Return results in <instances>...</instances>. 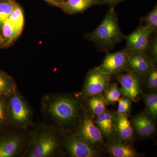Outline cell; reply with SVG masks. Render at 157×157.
<instances>
[{"instance_id":"obj_1","label":"cell","mask_w":157,"mask_h":157,"mask_svg":"<svg viewBox=\"0 0 157 157\" xmlns=\"http://www.w3.org/2000/svg\"><path fill=\"white\" fill-rule=\"evenodd\" d=\"M83 99L79 94L47 96L43 100L45 112L57 124L64 127L78 126L83 111Z\"/></svg>"},{"instance_id":"obj_2","label":"cell","mask_w":157,"mask_h":157,"mask_svg":"<svg viewBox=\"0 0 157 157\" xmlns=\"http://www.w3.org/2000/svg\"><path fill=\"white\" fill-rule=\"evenodd\" d=\"M87 37L97 49L106 52L113 48L124 39L125 36L120 28L113 6L107 11L101 24L89 34Z\"/></svg>"},{"instance_id":"obj_3","label":"cell","mask_w":157,"mask_h":157,"mask_svg":"<svg viewBox=\"0 0 157 157\" xmlns=\"http://www.w3.org/2000/svg\"><path fill=\"white\" fill-rule=\"evenodd\" d=\"M61 145V138L53 130L45 127L35 129L31 135L28 156L48 157L54 155Z\"/></svg>"},{"instance_id":"obj_4","label":"cell","mask_w":157,"mask_h":157,"mask_svg":"<svg viewBox=\"0 0 157 157\" xmlns=\"http://www.w3.org/2000/svg\"><path fill=\"white\" fill-rule=\"evenodd\" d=\"M8 98L7 120L14 126L25 128L32 121V112L28 104L17 92Z\"/></svg>"},{"instance_id":"obj_5","label":"cell","mask_w":157,"mask_h":157,"mask_svg":"<svg viewBox=\"0 0 157 157\" xmlns=\"http://www.w3.org/2000/svg\"><path fill=\"white\" fill-rule=\"evenodd\" d=\"M74 132L99 151L103 150L104 137L94 124V117L84 108L80 122Z\"/></svg>"},{"instance_id":"obj_6","label":"cell","mask_w":157,"mask_h":157,"mask_svg":"<svg viewBox=\"0 0 157 157\" xmlns=\"http://www.w3.org/2000/svg\"><path fill=\"white\" fill-rule=\"evenodd\" d=\"M61 145L72 157H98L100 151L79 137L75 132H66L61 137Z\"/></svg>"},{"instance_id":"obj_7","label":"cell","mask_w":157,"mask_h":157,"mask_svg":"<svg viewBox=\"0 0 157 157\" xmlns=\"http://www.w3.org/2000/svg\"><path fill=\"white\" fill-rule=\"evenodd\" d=\"M121 85L122 96L128 97L133 102H138L143 93L144 76L130 70L116 75Z\"/></svg>"},{"instance_id":"obj_8","label":"cell","mask_w":157,"mask_h":157,"mask_svg":"<svg viewBox=\"0 0 157 157\" xmlns=\"http://www.w3.org/2000/svg\"><path fill=\"white\" fill-rule=\"evenodd\" d=\"M129 52L127 48L113 53L107 51L103 63L97 67V69L100 72L110 76L130 71Z\"/></svg>"},{"instance_id":"obj_9","label":"cell","mask_w":157,"mask_h":157,"mask_svg":"<svg viewBox=\"0 0 157 157\" xmlns=\"http://www.w3.org/2000/svg\"><path fill=\"white\" fill-rule=\"evenodd\" d=\"M111 76L100 72L96 67L90 70L86 74L84 85L78 94L82 99L95 95L103 94L110 83Z\"/></svg>"},{"instance_id":"obj_10","label":"cell","mask_w":157,"mask_h":157,"mask_svg":"<svg viewBox=\"0 0 157 157\" xmlns=\"http://www.w3.org/2000/svg\"><path fill=\"white\" fill-rule=\"evenodd\" d=\"M151 31L146 25H140L133 33L124 39L129 52H146L149 45Z\"/></svg>"},{"instance_id":"obj_11","label":"cell","mask_w":157,"mask_h":157,"mask_svg":"<svg viewBox=\"0 0 157 157\" xmlns=\"http://www.w3.org/2000/svg\"><path fill=\"white\" fill-rule=\"evenodd\" d=\"M130 120L135 134L141 139L150 138L155 133L156 120L145 110L134 116Z\"/></svg>"},{"instance_id":"obj_12","label":"cell","mask_w":157,"mask_h":157,"mask_svg":"<svg viewBox=\"0 0 157 157\" xmlns=\"http://www.w3.org/2000/svg\"><path fill=\"white\" fill-rule=\"evenodd\" d=\"M103 149L112 157H139L141 155L135 149L133 144L121 140L117 137L107 139Z\"/></svg>"},{"instance_id":"obj_13","label":"cell","mask_w":157,"mask_h":157,"mask_svg":"<svg viewBox=\"0 0 157 157\" xmlns=\"http://www.w3.org/2000/svg\"><path fill=\"white\" fill-rule=\"evenodd\" d=\"M115 111L107 109L94 118L96 126L106 140L116 137L115 133Z\"/></svg>"},{"instance_id":"obj_14","label":"cell","mask_w":157,"mask_h":157,"mask_svg":"<svg viewBox=\"0 0 157 157\" xmlns=\"http://www.w3.org/2000/svg\"><path fill=\"white\" fill-rule=\"evenodd\" d=\"M129 117L115 111L116 136L124 141L134 144L136 141L135 133Z\"/></svg>"},{"instance_id":"obj_15","label":"cell","mask_w":157,"mask_h":157,"mask_svg":"<svg viewBox=\"0 0 157 157\" xmlns=\"http://www.w3.org/2000/svg\"><path fill=\"white\" fill-rule=\"evenodd\" d=\"M129 63L131 70L144 76L156 67L144 52H129Z\"/></svg>"},{"instance_id":"obj_16","label":"cell","mask_w":157,"mask_h":157,"mask_svg":"<svg viewBox=\"0 0 157 157\" xmlns=\"http://www.w3.org/2000/svg\"><path fill=\"white\" fill-rule=\"evenodd\" d=\"M22 139L16 134L0 137V157H12L17 154L22 146Z\"/></svg>"},{"instance_id":"obj_17","label":"cell","mask_w":157,"mask_h":157,"mask_svg":"<svg viewBox=\"0 0 157 157\" xmlns=\"http://www.w3.org/2000/svg\"><path fill=\"white\" fill-rule=\"evenodd\" d=\"M82 104L83 108L94 118L104 112L108 105L103 94L86 97L83 99Z\"/></svg>"},{"instance_id":"obj_18","label":"cell","mask_w":157,"mask_h":157,"mask_svg":"<svg viewBox=\"0 0 157 157\" xmlns=\"http://www.w3.org/2000/svg\"><path fill=\"white\" fill-rule=\"evenodd\" d=\"M101 0H66L59 8L65 13L73 14L81 13L100 3Z\"/></svg>"},{"instance_id":"obj_19","label":"cell","mask_w":157,"mask_h":157,"mask_svg":"<svg viewBox=\"0 0 157 157\" xmlns=\"http://www.w3.org/2000/svg\"><path fill=\"white\" fill-rule=\"evenodd\" d=\"M16 92V85L12 78L0 71V98H9Z\"/></svg>"},{"instance_id":"obj_20","label":"cell","mask_w":157,"mask_h":157,"mask_svg":"<svg viewBox=\"0 0 157 157\" xmlns=\"http://www.w3.org/2000/svg\"><path fill=\"white\" fill-rule=\"evenodd\" d=\"M141 98L146 106V112L156 120L157 117V92H144Z\"/></svg>"},{"instance_id":"obj_21","label":"cell","mask_w":157,"mask_h":157,"mask_svg":"<svg viewBox=\"0 0 157 157\" xmlns=\"http://www.w3.org/2000/svg\"><path fill=\"white\" fill-rule=\"evenodd\" d=\"M7 20L13 25L19 35L22 32L24 25L23 11L19 5L16 3L14 10Z\"/></svg>"},{"instance_id":"obj_22","label":"cell","mask_w":157,"mask_h":157,"mask_svg":"<svg viewBox=\"0 0 157 157\" xmlns=\"http://www.w3.org/2000/svg\"><path fill=\"white\" fill-rule=\"evenodd\" d=\"M108 105H113L118 102L122 96L121 88L115 82L109 83L103 94Z\"/></svg>"},{"instance_id":"obj_23","label":"cell","mask_w":157,"mask_h":157,"mask_svg":"<svg viewBox=\"0 0 157 157\" xmlns=\"http://www.w3.org/2000/svg\"><path fill=\"white\" fill-rule=\"evenodd\" d=\"M16 3L15 0H0V25L9 18Z\"/></svg>"},{"instance_id":"obj_24","label":"cell","mask_w":157,"mask_h":157,"mask_svg":"<svg viewBox=\"0 0 157 157\" xmlns=\"http://www.w3.org/2000/svg\"><path fill=\"white\" fill-rule=\"evenodd\" d=\"M148 92H157V69L154 67L144 76V86Z\"/></svg>"},{"instance_id":"obj_25","label":"cell","mask_w":157,"mask_h":157,"mask_svg":"<svg viewBox=\"0 0 157 157\" xmlns=\"http://www.w3.org/2000/svg\"><path fill=\"white\" fill-rule=\"evenodd\" d=\"M1 26L3 37L7 41V44L11 43L19 36V34L8 20L5 21Z\"/></svg>"},{"instance_id":"obj_26","label":"cell","mask_w":157,"mask_h":157,"mask_svg":"<svg viewBox=\"0 0 157 157\" xmlns=\"http://www.w3.org/2000/svg\"><path fill=\"white\" fill-rule=\"evenodd\" d=\"M141 21L145 23V25L150 29L152 33H156L157 32V5L152 11L146 16L142 17Z\"/></svg>"},{"instance_id":"obj_27","label":"cell","mask_w":157,"mask_h":157,"mask_svg":"<svg viewBox=\"0 0 157 157\" xmlns=\"http://www.w3.org/2000/svg\"><path fill=\"white\" fill-rule=\"evenodd\" d=\"M132 100L128 97L122 96L119 99L117 110L116 111L119 114L128 116L130 117V113L132 111Z\"/></svg>"},{"instance_id":"obj_28","label":"cell","mask_w":157,"mask_h":157,"mask_svg":"<svg viewBox=\"0 0 157 157\" xmlns=\"http://www.w3.org/2000/svg\"><path fill=\"white\" fill-rule=\"evenodd\" d=\"M146 53L151 60L155 66L157 62V37L156 35L151 37L149 45Z\"/></svg>"},{"instance_id":"obj_29","label":"cell","mask_w":157,"mask_h":157,"mask_svg":"<svg viewBox=\"0 0 157 157\" xmlns=\"http://www.w3.org/2000/svg\"><path fill=\"white\" fill-rule=\"evenodd\" d=\"M8 98H0V126L7 121Z\"/></svg>"},{"instance_id":"obj_30","label":"cell","mask_w":157,"mask_h":157,"mask_svg":"<svg viewBox=\"0 0 157 157\" xmlns=\"http://www.w3.org/2000/svg\"><path fill=\"white\" fill-rule=\"evenodd\" d=\"M123 1L124 0H102V2L107 5L113 6Z\"/></svg>"},{"instance_id":"obj_31","label":"cell","mask_w":157,"mask_h":157,"mask_svg":"<svg viewBox=\"0 0 157 157\" xmlns=\"http://www.w3.org/2000/svg\"><path fill=\"white\" fill-rule=\"evenodd\" d=\"M66 0H54L56 5V7L59 8L60 6Z\"/></svg>"},{"instance_id":"obj_32","label":"cell","mask_w":157,"mask_h":157,"mask_svg":"<svg viewBox=\"0 0 157 157\" xmlns=\"http://www.w3.org/2000/svg\"><path fill=\"white\" fill-rule=\"evenodd\" d=\"M44 1H45L46 2L48 3V4H49V5L56 7V5L55 3L54 0H44Z\"/></svg>"},{"instance_id":"obj_33","label":"cell","mask_w":157,"mask_h":157,"mask_svg":"<svg viewBox=\"0 0 157 157\" xmlns=\"http://www.w3.org/2000/svg\"><path fill=\"white\" fill-rule=\"evenodd\" d=\"M3 39L2 37V36H1V34H0V45L2 43L3 41Z\"/></svg>"}]
</instances>
